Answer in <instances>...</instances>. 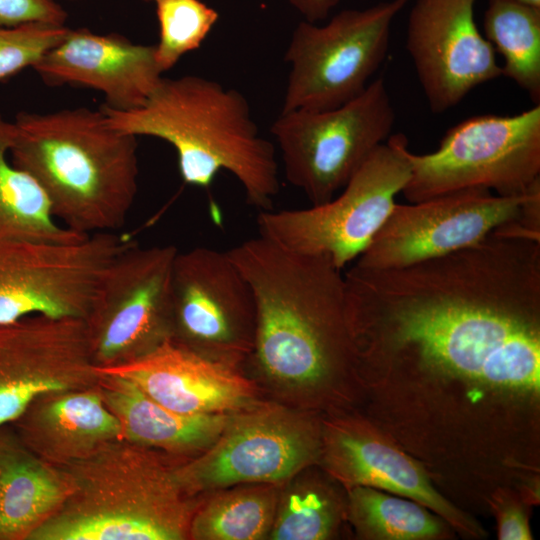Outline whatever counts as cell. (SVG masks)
Instances as JSON below:
<instances>
[{
    "mask_svg": "<svg viewBox=\"0 0 540 540\" xmlns=\"http://www.w3.org/2000/svg\"><path fill=\"white\" fill-rule=\"evenodd\" d=\"M356 350L493 388L524 372L540 319V241L494 231L408 266L344 273Z\"/></svg>",
    "mask_w": 540,
    "mask_h": 540,
    "instance_id": "obj_1",
    "label": "cell"
},
{
    "mask_svg": "<svg viewBox=\"0 0 540 540\" xmlns=\"http://www.w3.org/2000/svg\"><path fill=\"white\" fill-rule=\"evenodd\" d=\"M227 252L255 298L249 355L278 394L305 401L356 360L344 274L328 258L260 235Z\"/></svg>",
    "mask_w": 540,
    "mask_h": 540,
    "instance_id": "obj_2",
    "label": "cell"
},
{
    "mask_svg": "<svg viewBox=\"0 0 540 540\" xmlns=\"http://www.w3.org/2000/svg\"><path fill=\"white\" fill-rule=\"evenodd\" d=\"M99 109L119 132L168 142L188 185L207 188L227 171L261 210L270 209L280 190L275 147L260 134L247 99L236 89L197 75L162 78L139 107Z\"/></svg>",
    "mask_w": 540,
    "mask_h": 540,
    "instance_id": "obj_3",
    "label": "cell"
},
{
    "mask_svg": "<svg viewBox=\"0 0 540 540\" xmlns=\"http://www.w3.org/2000/svg\"><path fill=\"white\" fill-rule=\"evenodd\" d=\"M13 123L11 160L39 184L62 225L83 235L124 225L138 191L137 137L87 107L20 112Z\"/></svg>",
    "mask_w": 540,
    "mask_h": 540,
    "instance_id": "obj_4",
    "label": "cell"
},
{
    "mask_svg": "<svg viewBox=\"0 0 540 540\" xmlns=\"http://www.w3.org/2000/svg\"><path fill=\"white\" fill-rule=\"evenodd\" d=\"M63 469L70 492L27 540H182L194 508L176 467L152 449L112 441Z\"/></svg>",
    "mask_w": 540,
    "mask_h": 540,
    "instance_id": "obj_5",
    "label": "cell"
},
{
    "mask_svg": "<svg viewBox=\"0 0 540 540\" xmlns=\"http://www.w3.org/2000/svg\"><path fill=\"white\" fill-rule=\"evenodd\" d=\"M408 140L390 135L340 190L320 205L262 210L259 235L292 251L323 256L343 269L367 248L411 176Z\"/></svg>",
    "mask_w": 540,
    "mask_h": 540,
    "instance_id": "obj_6",
    "label": "cell"
},
{
    "mask_svg": "<svg viewBox=\"0 0 540 540\" xmlns=\"http://www.w3.org/2000/svg\"><path fill=\"white\" fill-rule=\"evenodd\" d=\"M409 159L402 193L410 203L477 187L522 195L540 180V105L515 115L469 117L451 127L435 151H410Z\"/></svg>",
    "mask_w": 540,
    "mask_h": 540,
    "instance_id": "obj_7",
    "label": "cell"
},
{
    "mask_svg": "<svg viewBox=\"0 0 540 540\" xmlns=\"http://www.w3.org/2000/svg\"><path fill=\"white\" fill-rule=\"evenodd\" d=\"M395 122L385 82L373 80L354 99L330 109L281 112L271 126L284 174L311 205L331 200Z\"/></svg>",
    "mask_w": 540,
    "mask_h": 540,
    "instance_id": "obj_8",
    "label": "cell"
},
{
    "mask_svg": "<svg viewBox=\"0 0 540 540\" xmlns=\"http://www.w3.org/2000/svg\"><path fill=\"white\" fill-rule=\"evenodd\" d=\"M407 2L342 10L324 25L301 21L285 51L281 112L335 108L361 94L385 60L391 25Z\"/></svg>",
    "mask_w": 540,
    "mask_h": 540,
    "instance_id": "obj_9",
    "label": "cell"
},
{
    "mask_svg": "<svg viewBox=\"0 0 540 540\" xmlns=\"http://www.w3.org/2000/svg\"><path fill=\"white\" fill-rule=\"evenodd\" d=\"M321 426L278 403L232 412L217 439L189 463L176 467L189 496L242 484L282 485L319 460Z\"/></svg>",
    "mask_w": 540,
    "mask_h": 540,
    "instance_id": "obj_10",
    "label": "cell"
},
{
    "mask_svg": "<svg viewBox=\"0 0 540 540\" xmlns=\"http://www.w3.org/2000/svg\"><path fill=\"white\" fill-rule=\"evenodd\" d=\"M134 243L116 231L69 243L0 242V324L31 315L84 319L109 265Z\"/></svg>",
    "mask_w": 540,
    "mask_h": 540,
    "instance_id": "obj_11",
    "label": "cell"
},
{
    "mask_svg": "<svg viewBox=\"0 0 540 540\" xmlns=\"http://www.w3.org/2000/svg\"><path fill=\"white\" fill-rule=\"evenodd\" d=\"M538 183L522 195L502 196L477 187L410 204L396 203L354 265L404 267L475 245L509 223L523 230L526 203Z\"/></svg>",
    "mask_w": 540,
    "mask_h": 540,
    "instance_id": "obj_12",
    "label": "cell"
},
{
    "mask_svg": "<svg viewBox=\"0 0 540 540\" xmlns=\"http://www.w3.org/2000/svg\"><path fill=\"white\" fill-rule=\"evenodd\" d=\"M178 250L134 243L109 265L84 318L97 365L141 355L171 336V282Z\"/></svg>",
    "mask_w": 540,
    "mask_h": 540,
    "instance_id": "obj_13",
    "label": "cell"
},
{
    "mask_svg": "<svg viewBox=\"0 0 540 540\" xmlns=\"http://www.w3.org/2000/svg\"><path fill=\"white\" fill-rule=\"evenodd\" d=\"M256 304L228 252L195 247L177 252L171 282L174 342L230 364L250 354Z\"/></svg>",
    "mask_w": 540,
    "mask_h": 540,
    "instance_id": "obj_14",
    "label": "cell"
},
{
    "mask_svg": "<svg viewBox=\"0 0 540 540\" xmlns=\"http://www.w3.org/2000/svg\"><path fill=\"white\" fill-rule=\"evenodd\" d=\"M85 320L31 315L0 324V428L37 397L97 385Z\"/></svg>",
    "mask_w": 540,
    "mask_h": 540,
    "instance_id": "obj_15",
    "label": "cell"
},
{
    "mask_svg": "<svg viewBox=\"0 0 540 540\" xmlns=\"http://www.w3.org/2000/svg\"><path fill=\"white\" fill-rule=\"evenodd\" d=\"M475 2L416 0L410 10L406 48L434 113L502 75L493 46L477 27Z\"/></svg>",
    "mask_w": 540,
    "mask_h": 540,
    "instance_id": "obj_16",
    "label": "cell"
},
{
    "mask_svg": "<svg viewBox=\"0 0 540 540\" xmlns=\"http://www.w3.org/2000/svg\"><path fill=\"white\" fill-rule=\"evenodd\" d=\"M319 459L326 472L346 489L367 486L405 496L463 534H484L474 520L433 487L414 459L366 421L349 417L325 421Z\"/></svg>",
    "mask_w": 540,
    "mask_h": 540,
    "instance_id": "obj_17",
    "label": "cell"
},
{
    "mask_svg": "<svg viewBox=\"0 0 540 540\" xmlns=\"http://www.w3.org/2000/svg\"><path fill=\"white\" fill-rule=\"evenodd\" d=\"M96 369L134 382L158 403L182 414L232 413L255 402L253 384L236 365L170 338L141 355Z\"/></svg>",
    "mask_w": 540,
    "mask_h": 540,
    "instance_id": "obj_18",
    "label": "cell"
},
{
    "mask_svg": "<svg viewBox=\"0 0 540 540\" xmlns=\"http://www.w3.org/2000/svg\"><path fill=\"white\" fill-rule=\"evenodd\" d=\"M50 86L75 85L104 94L105 105L128 110L144 104L162 80L155 44L126 37L70 29L32 67Z\"/></svg>",
    "mask_w": 540,
    "mask_h": 540,
    "instance_id": "obj_19",
    "label": "cell"
},
{
    "mask_svg": "<svg viewBox=\"0 0 540 540\" xmlns=\"http://www.w3.org/2000/svg\"><path fill=\"white\" fill-rule=\"evenodd\" d=\"M11 424L33 454L57 468L122 439L121 425L105 405L97 385L41 395Z\"/></svg>",
    "mask_w": 540,
    "mask_h": 540,
    "instance_id": "obj_20",
    "label": "cell"
},
{
    "mask_svg": "<svg viewBox=\"0 0 540 540\" xmlns=\"http://www.w3.org/2000/svg\"><path fill=\"white\" fill-rule=\"evenodd\" d=\"M98 373L97 388L121 425L122 439L138 445L178 453L203 451L217 439L231 414L178 413L158 403L134 382Z\"/></svg>",
    "mask_w": 540,
    "mask_h": 540,
    "instance_id": "obj_21",
    "label": "cell"
},
{
    "mask_svg": "<svg viewBox=\"0 0 540 540\" xmlns=\"http://www.w3.org/2000/svg\"><path fill=\"white\" fill-rule=\"evenodd\" d=\"M6 426L0 428V540H27L64 502L70 482Z\"/></svg>",
    "mask_w": 540,
    "mask_h": 540,
    "instance_id": "obj_22",
    "label": "cell"
},
{
    "mask_svg": "<svg viewBox=\"0 0 540 540\" xmlns=\"http://www.w3.org/2000/svg\"><path fill=\"white\" fill-rule=\"evenodd\" d=\"M14 137V123L0 112V242L69 243L87 237L62 225L39 184L12 162Z\"/></svg>",
    "mask_w": 540,
    "mask_h": 540,
    "instance_id": "obj_23",
    "label": "cell"
},
{
    "mask_svg": "<svg viewBox=\"0 0 540 540\" xmlns=\"http://www.w3.org/2000/svg\"><path fill=\"white\" fill-rule=\"evenodd\" d=\"M280 485L242 484L216 490L194 511L189 537L196 540L268 538Z\"/></svg>",
    "mask_w": 540,
    "mask_h": 540,
    "instance_id": "obj_24",
    "label": "cell"
},
{
    "mask_svg": "<svg viewBox=\"0 0 540 540\" xmlns=\"http://www.w3.org/2000/svg\"><path fill=\"white\" fill-rule=\"evenodd\" d=\"M485 38L504 60L502 75L540 101V7L515 0H489Z\"/></svg>",
    "mask_w": 540,
    "mask_h": 540,
    "instance_id": "obj_25",
    "label": "cell"
},
{
    "mask_svg": "<svg viewBox=\"0 0 540 540\" xmlns=\"http://www.w3.org/2000/svg\"><path fill=\"white\" fill-rule=\"evenodd\" d=\"M345 516L364 539L426 540L439 538L445 526L423 505L367 486L347 489Z\"/></svg>",
    "mask_w": 540,
    "mask_h": 540,
    "instance_id": "obj_26",
    "label": "cell"
},
{
    "mask_svg": "<svg viewBox=\"0 0 540 540\" xmlns=\"http://www.w3.org/2000/svg\"><path fill=\"white\" fill-rule=\"evenodd\" d=\"M306 469L280 485L269 539L324 540L335 534L345 506Z\"/></svg>",
    "mask_w": 540,
    "mask_h": 540,
    "instance_id": "obj_27",
    "label": "cell"
},
{
    "mask_svg": "<svg viewBox=\"0 0 540 540\" xmlns=\"http://www.w3.org/2000/svg\"><path fill=\"white\" fill-rule=\"evenodd\" d=\"M159 23L157 64L170 70L185 54L198 49L218 21V12L200 0H152Z\"/></svg>",
    "mask_w": 540,
    "mask_h": 540,
    "instance_id": "obj_28",
    "label": "cell"
},
{
    "mask_svg": "<svg viewBox=\"0 0 540 540\" xmlns=\"http://www.w3.org/2000/svg\"><path fill=\"white\" fill-rule=\"evenodd\" d=\"M68 31L65 25L39 23L18 27L0 26V80L33 67L66 37Z\"/></svg>",
    "mask_w": 540,
    "mask_h": 540,
    "instance_id": "obj_29",
    "label": "cell"
},
{
    "mask_svg": "<svg viewBox=\"0 0 540 540\" xmlns=\"http://www.w3.org/2000/svg\"><path fill=\"white\" fill-rule=\"evenodd\" d=\"M66 10L55 0H0V26L27 24L64 26Z\"/></svg>",
    "mask_w": 540,
    "mask_h": 540,
    "instance_id": "obj_30",
    "label": "cell"
},
{
    "mask_svg": "<svg viewBox=\"0 0 540 540\" xmlns=\"http://www.w3.org/2000/svg\"><path fill=\"white\" fill-rule=\"evenodd\" d=\"M490 503L497 518L499 539H532L528 518L520 501L511 494L500 491L493 495Z\"/></svg>",
    "mask_w": 540,
    "mask_h": 540,
    "instance_id": "obj_31",
    "label": "cell"
},
{
    "mask_svg": "<svg viewBox=\"0 0 540 540\" xmlns=\"http://www.w3.org/2000/svg\"><path fill=\"white\" fill-rule=\"evenodd\" d=\"M304 20L317 23L326 19L339 0H289Z\"/></svg>",
    "mask_w": 540,
    "mask_h": 540,
    "instance_id": "obj_32",
    "label": "cell"
},
{
    "mask_svg": "<svg viewBox=\"0 0 540 540\" xmlns=\"http://www.w3.org/2000/svg\"><path fill=\"white\" fill-rule=\"evenodd\" d=\"M515 1H519V2H523V3H526V4H530V5L540 7V0H515Z\"/></svg>",
    "mask_w": 540,
    "mask_h": 540,
    "instance_id": "obj_33",
    "label": "cell"
}]
</instances>
